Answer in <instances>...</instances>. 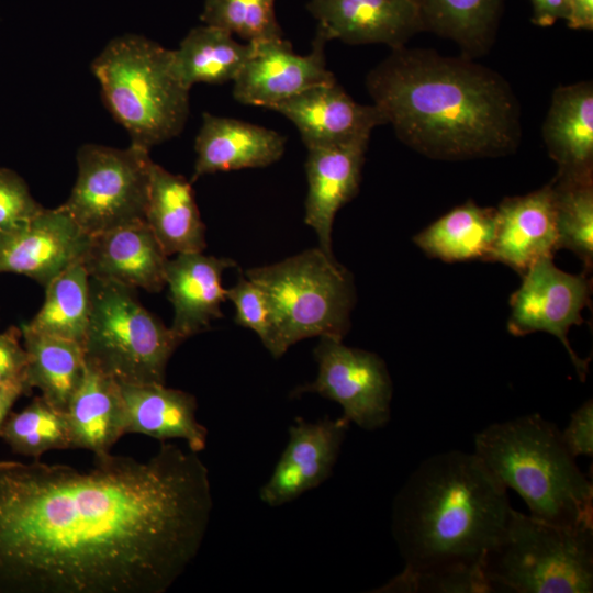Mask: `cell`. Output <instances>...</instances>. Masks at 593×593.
Listing matches in <instances>:
<instances>
[{
  "instance_id": "7c38bea8",
  "label": "cell",
  "mask_w": 593,
  "mask_h": 593,
  "mask_svg": "<svg viewBox=\"0 0 593 593\" xmlns=\"http://www.w3.org/2000/svg\"><path fill=\"white\" fill-rule=\"evenodd\" d=\"M251 44L250 56L233 80L234 99L243 104L271 109L312 87L336 80L326 67V41L317 34L306 55L295 54L283 37Z\"/></svg>"
},
{
  "instance_id": "ab89813d",
  "label": "cell",
  "mask_w": 593,
  "mask_h": 593,
  "mask_svg": "<svg viewBox=\"0 0 593 593\" xmlns=\"http://www.w3.org/2000/svg\"><path fill=\"white\" fill-rule=\"evenodd\" d=\"M572 30H593V0H569V13L566 20Z\"/></svg>"
},
{
  "instance_id": "ffe728a7",
  "label": "cell",
  "mask_w": 593,
  "mask_h": 593,
  "mask_svg": "<svg viewBox=\"0 0 593 593\" xmlns=\"http://www.w3.org/2000/svg\"><path fill=\"white\" fill-rule=\"evenodd\" d=\"M234 267L233 259L208 256L203 251L178 254L168 259L165 278L174 307L170 328L183 342L223 316L221 304L227 299L222 276Z\"/></svg>"
},
{
  "instance_id": "9c48e42d",
  "label": "cell",
  "mask_w": 593,
  "mask_h": 593,
  "mask_svg": "<svg viewBox=\"0 0 593 593\" xmlns=\"http://www.w3.org/2000/svg\"><path fill=\"white\" fill-rule=\"evenodd\" d=\"M149 150L86 144L77 152L78 175L60 206L89 236L145 222Z\"/></svg>"
},
{
  "instance_id": "52a82bcc",
  "label": "cell",
  "mask_w": 593,
  "mask_h": 593,
  "mask_svg": "<svg viewBox=\"0 0 593 593\" xmlns=\"http://www.w3.org/2000/svg\"><path fill=\"white\" fill-rule=\"evenodd\" d=\"M483 573L492 592H592L593 528L559 526L512 508Z\"/></svg>"
},
{
  "instance_id": "d6a6232c",
  "label": "cell",
  "mask_w": 593,
  "mask_h": 593,
  "mask_svg": "<svg viewBox=\"0 0 593 593\" xmlns=\"http://www.w3.org/2000/svg\"><path fill=\"white\" fill-rule=\"evenodd\" d=\"M276 0H204L200 15L203 24L237 35L245 43L283 37L276 18Z\"/></svg>"
},
{
  "instance_id": "f1b7e54d",
  "label": "cell",
  "mask_w": 593,
  "mask_h": 593,
  "mask_svg": "<svg viewBox=\"0 0 593 593\" xmlns=\"http://www.w3.org/2000/svg\"><path fill=\"white\" fill-rule=\"evenodd\" d=\"M20 328L29 357L27 387L37 388L51 405L65 412L85 372L82 345L34 332L25 324Z\"/></svg>"
},
{
  "instance_id": "7402d4cb",
  "label": "cell",
  "mask_w": 593,
  "mask_h": 593,
  "mask_svg": "<svg viewBox=\"0 0 593 593\" xmlns=\"http://www.w3.org/2000/svg\"><path fill=\"white\" fill-rule=\"evenodd\" d=\"M119 385L125 434H143L160 441L182 439L197 454L205 449L208 429L197 419L193 394L157 383Z\"/></svg>"
},
{
  "instance_id": "83f0119b",
  "label": "cell",
  "mask_w": 593,
  "mask_h": 593,
  "mask_svg": "<svg viewBox=\"0 0 593 593\" xmlns=\"http://www.w3.org/2000/svg\"><path fill=\"white\" fill-rule=\"evenodd\" d=\"M495 234V209L468 201L450 210L413 238L429 257L446 262L489 259Z\"/></svg>"
},
{
  "instance_id": "e0dca14e",
  "label": "cell",
  "mask_w": 593,
  "mask_h": 593,
  "mask_svg": "<svg viewBox=\"0 0 593 593\" xmlns=\"http://www.w3.org/2000/svg\"><path fill=\"white\" fill-rule=\"evenodd\" d=\"M557 250L551 182L525 195L506 198L495 209V234L488 260L502 262L523 276Z\"/></svg>"
},
{
  "instance_id": "9a60e30c",
  "label": "cell",
  "mask_w": 593,
  "mask_h": 593,
  "mask_svg": "<svg viewBox=\"0 0 593 593\" xmlns=\"http://www.w3.org/2000/svg\"><path fill=\"white\" fill-rule=\"evenodd\" d=\"M306 9L317 21L316 34L326 42L394 49L425 31L415 0H310Z\"/></svg>"
},
{
  "instance_id": "d4e9b609",
  "label": "cell",
  "mask_w": 593,
  "mask_h": 593,
  "mask_svg": "<svg viewBox=\"0 0 593 593\" xmlns=\"http://www.w3.org/2000/svg\"><path fill=\"white\" fill-rule=\"evenodd\" d=\"M65 416L71 449H86L93 456L105 455L125 435L119 383L87 363Z\"/></svg>"
},
{
  "instance_id": "6da1fadb",
  "label": "cell",
  "mask_w": 593,
  "mask_h": 593,
  "mask_svg": "<svg viewBox=\"0 0 593 593\" xmlns=\"http://www.w3.org/2000/svg\"><path fill=\"white\" fill-rule=\"evenodd\" d=\"M213 507L199 454L87 469L0 460V593H165L197 557Z\"/></svg>"
},
{
  "instance_id": "d590c367",
  "label": "cell",
  "mask_w": 593,
  "mask_h": 593,
  "mask_svg": "<svg viewBox=\"0 0 593 593\" xmlns=\"http://www.w3.org/2000/svg\"><path fill=\"white\" fill-rule=\"evenodd\" d=\"M42 209L24 180L15 171L0 167V234L31 220Z\"/></svg>"
},
{
  "instance_id": "60d3db41",
  "label": "cell",
  "mask_w": 593,
  "mask_h": 593,
  "mask_svg": "<svg viewBox=\"0 0 593 593\" xmlns=\"http://www.w3.org/2000/svg\"><path fill=\"white\" fill-rule=\"evenodd\" d=\"M21 395H26L21 387L0 385V436L13 404Z\"/></svg>"
},
{
  "instance_id": "4fadbf2b",
  "label": "cell",
  "mask_w": 593,
  "mask_h": 593,
  "mask_svg": "<svg viewBox=\"0 0 593 593\" xmlns=\"http://www.w3.org/2000/svg\"><path fill=\"white\" fill-rule=\"evenodd\" d=\"M349 424L343 416L315 422L296 417L279 460L259 490L260 501L278 507L324 483L333 473Z\"/></svg>"
},
{
  "instance_id": "277c9868",
  "label": "cell",
  "mask_w": 593,
  "mask_h": 593,
  "mask_svg": "<svg viewBox=\"0 0 593 593\" xmlns=\"http://www.w3.org/2000/svg\"><path fill=\"white\" fill-rule=\"evenodd\" d=\"M473 454L544 522L593 528V485L560 429L539 414L494 423L475 434Z\"/></svg>"
},
{
  "instance_id": "484cf974",
  "label": "cell",
  "mask_w": 593,
  "mask_h": 593,
  "mask_svg": "<svg viewBox=\"0 0 593 593\" xmlns=\"http://www.w3.org/2000/svg\"><path fill=\"white\" fill-rule=\"evenodd\" d=\"M506 0H415L425 31L452 41L477 58L494 43Z\"/></svg>"
},
{
  "instance_id": "e575fe53",
  "label": "cell",
  "mask_w": 593,
  "mask_h": 593,
  "mask_svg": "<svg viewBox=\"0 0 593 593\" xmlns=\"http://www.w3.org/2000/svg\"><path fill=\"white\" fill-rule=\"evenodd\" d=\"M235 307L236 324L254 331L267 348L271 338L269 306L261 289L245 276L225 290Z\"/></svg>"
},
{
  "instance_id": "44dd1931",
  "label": "cell",
  "mask_w": 593,
  "mask_h": 593,
  "mask_svg": "<svg viewBox=\"0 0 593 593\" xmlns=\"http://www.w3.org/2000/svg\"><path fill=\"white\" fill-rule=\"evenodd\" d=\"M284 148L286 138L273 130L203 113L194 143L192 181L214 172L269 166L281 158Z\"/></svg>"
},
{
  "instance_id": "4316f807",
  "label": "cell",
  "mask_w": 593,
  "mask_h": 593,
  "mask_svg": "<svg viewBox=\"0 0 593 593\" xmlns=\"http://www.w3.org/2000/svg\"><path fill=\"white\" fill-rule=\"evenodd\" d=\"M251 52V43H240L230 32L203 24L191 29L172 49V65L189 89L195 83L222 85L237 77Z\"/></svg>"
},
{
  "instance_id": "ba28073f",
  "label": "cell",
  "mask_w": 593,
  "mask_h": 593,
  "mask_svg": "<svg viewBox=\"0 0 593 593\" xmlns=\"http://www.w3.org/2000/svg\"><path fill=\"white\" fill-rule=\"evenodd\" d=\"M85 362L123 384H165L167 365L183 340L147 311L134 290L90 278Z\"/></svg>"
},
{
  "instance_id": "8992f818",
  "label": "cell",
  "mask_w": 593,
  "mask_h": 593,
  "mask_svg": "<svg viewBox=\"0 0 593 593\" xmlns=\"http://www.w3.org/2000/svg\"><path fill=\"white\" fill-rule=\"evenodd\" d=\"M244 276L266 296L271 320L267 349L273 358L304 338L343 339L349 331L356 299L353 277L320 247L248 269Z\"/></svg>"
},
{
  "instance_id": "74e56055",
  "label": "cell",
  "mask_w": 593,
  "mask_h": 593,
  "mask_svg": "<svg viewBox=\"0 0 593 593\" xmlns=\"http://www.w3.org/2000/svg\"><path fill=\"white\" fill-rule=\"evenodd\" d=\"M561 432L568 451L578 456L593 455V403L588 400L572 414L567 427Z\"/></svg>"
},
{
  "instance_id": "8fae6325",
  "label": "cell",
  "mask_w": 593,
  "mask_h": 593,
  "mask_svg": "<svg viewBox=\"0 0 593 593\" xmlns=\"http://www.w3.org/2000/svg\"><path fill=\"white\" fill-rule=\"evenodd\" d=\"M591 286L584 275L559 269L552 257L536 261L523 275L521 287L510 299L508 332L523 336L546 332L564 346L581 380L588 373V360L580 358L568 340L573 325L583 323L582 310L589 304Z\"/></svg>"
},
{
  "instance_id": "cb8c5ba5",
  "label": "cell",
  "mask_w": 593,
  "mask_h": 593,
  "mask_svg": "<svg viewBox=\"0 0 593 593\" xmlns=\"http://www.w3.org/2000/svg\"><path fill=\"white\" fill-rule=\"evenodd\" d=\"M145 222L165 254L203 251L205 226L191 183L152 163Z\"/></svg>"
},
{
  "instance_id": "ac0fdd59",
  "label": "cell",
  "mask_w": 593,
  "mask_h": 593,
  "mask_svg": "<svg viewBox=\"0 0 593 593\" xmlns=\"http://www.w3.org/2000/svg\"><path fill=\"white\" fill-rule=\"evenodd\" d=\"M369 139L311 147L305 172L307 194L304 222L313 228L318 247L329 256L336 213L358 192Z\"/></svg>"
},
{
  "instance_id": "d6986e66",
  "label": "cell",
  "mask_w": 593,
  "mask_h": 593,
  "mask_svg": "<svg viewBox=\"0 0 593 593\" xmlns=\"http://www.w3.org/2000/svg\"><path fill=\"white\" fill-rule=\"evenodd\" d=\"M168 256L146 222L91 235L82 264L91 279L158 292Z\"/></svg>"
},
{
  "instance_id": "4dcf8cb0",
  "label": "cell",
  "mask_w": 593,
  "mask_h": 593,
  "mask_svg": "<svg viewBox=\"0 0 593 593\" xmlns=\"http://www.w3.org/2000/svg\"><path fill=\"white\" fill-rule=\"evenodd\" d=\"M558 234V250H571L589 271L593 262V175L556 176L551 181Z\"/></svg>"
},
{
  "instance_id": "f35d334b",
  "label": "cell",
  "mask_w": 593,
  "mask_h": 593,
  "mask_svg": "<svg viewBox=\"0 0 593 593\" xmlns=\"http://www.w3.org/2000/svg\"><path fill=\"white\" fill-rule=\"evenodd\" d=\"M532 21L538 26H551L559 20H567L569 0H530Z\"/></svg>"
},
{
  "instance_id": "2e32d148",
  "label": "cell",
  "mask_w": 593,
  "mask_h": 593,
  "mask_svg": "<svg viewBox=\"0 0 593 593\" xmlns=\"http://www.w3.org/2000/svg\"><path fill=\"white\" fill-rule=\"evenodd\" d=\"M270 110L295 125L306 148L369 139L374 127L387 124L373 103L356 102L336 80L312 87Z\"/></svg>"
},
{
  "instance_id": "836d02e7",
  "label": "cell",
  "mask_w": 593,
  "mask_h": 593,
  "mask_svg": "<svg viewBox=\"0 0 593 593\" xmlns=\"http://www.w3.org/2000/svg\"><path fill=\"white\" fill-rule=\"evenodd\" d=\"M382 593H485L492 592L483 571L406 572L373 590Z\"/></svg>"
},
{
  "instance_id": "1f68e13d",
  "label": "cell",
  "mask_w": 593,
  "mask_h": 593,
  "mask_svg": "<svg viewBox=\"0 0 593 593\" xmlns=\"http://www.w3.org/2000/svg\"><path fill=\"white\" fill-rule=\"evenodd\" d=\"M14 454L38 459L49 450L71 449L65 412L42 395L18 413H10L1 432Z\"/></svg>"
},
{
  "instance_id": "8d00e7d4",
  "label": "cell",
  "mask_w": 593,
  "mask_h": 593,
  "mask_svg": "<svg viewBox=\"0 0 593 593\" xmlns=\"http://www.w3.org/2000/svg\"><path fill=\"white\" fill-rule=\"evenodd\" d=\"M21 338V328L15 326L0 333V385L21 387L30 395L32 390L26 383L29 357Z\"/></svg>"
},
{
  "instance_id": "5bb4252c",
  "label": "cell",
  "mask_w": 593,
  "mask_h": 593,
  "mask_svg": "<svg viewBox=\"0 0 593 593\" xmlns=\"http://www.w3.org/2000/svg\"><path fill=\"white\" fill-rule=\"evenodd\" d=\"M87 235L61 208H43L20 226L0 234V272L23 275L44 287L82 261Z\"/></svg>"
},
{
  "instance_id": "603a6c76",
  "label": "cell",
  "mask_w": 593,
  "mask_h": 593,
  "mask_svg": "<svg viewBox=\"0 0 593 593\" xmlns=\"http://www.w3.org/2000/svg\"><path fill=\"white\" fill-rule=\"evenodd\" d=\"M541 132L548 155L558 166L557 176H592V81L557 87L552 92Z\"/></svg>"
},
{
  "instance_id": "f546056e",
  "label": "cell",
  "mask_w": 593,
  "mask_h": 593,
  "mask_svg": "<svg viewBox=\"0 0 593 593\" xmlns=\"http://www.w3.org/2000/svg\"><path fill=\"white\" fill-rule=\"evenodd\" d=\"M90 300V277L82 261L75 262L45 286L44 303L25 325L34 332L82 345Z\"/></svg>"
},
{
  "instance_id": "30bf717a",
  "label": "cell",
  "mask_w": 593,
  "mask_h": 593,
  "mask_svg": "<svg viewBox=\"0 0 593 593\" xmlns=\"http://www.w3.org/2000/svg\"><path fill=\"white\" fill-rule=\"evenodd\" d=\"M313 355L318 367L316 379L294 388L291 398L315 393L334 401L346 421L365 430L388 424L393 388L388 368L377 354L322 336Z\"/></svg>"
},
{
  "instance_id": "3957f363",
  "label": "cell",
  "mask_w": 593,
  "mask_h": 593,
  "mask_svg": "<svg viewBox=\"0 0 593 593\" xmlns=\"http://www.w3.org/2000/svg\"><path fill=\"white\" fill-rule=\"evenodd\" d=\"M472 452L426 458L394 497L392 535L406 572L483 571L512 506Z\"/></svg>"
},
{
  "instance_id": "7a4b0ae2",
  "label": "cell",
  "mask_w": 593,
  "mask_h": 593,
  "mask_svg": "<svg viewBox=\"0 0 593 593\" xmlns=\"http://www.w3.org/2000/svg\"><path fill=\"white\" fill-rule=\"evenodd\" d=\"M366 88L396 137L429 158L499 157L519 145L521 108L511 85L472 58L394 48L368 72Z\"/></svg>"
},
{
  "instance_id": "5b68a950",
  "label": "cell",
  "mask_w": 593,
  "mask_h": 593,
  "mask_svg": "<svg viewBox=\"0 0 593 593\" xmlns=\"http://www.w3.org/2000/svg\"><path fill=\"white\" fill-rule=\"evenodd\" d=\"M104 103L131 144L150 149L181 133L189 92L172 65V49L136 34L108 43L91 64Z\"/></svg>"
}]
</instances>
